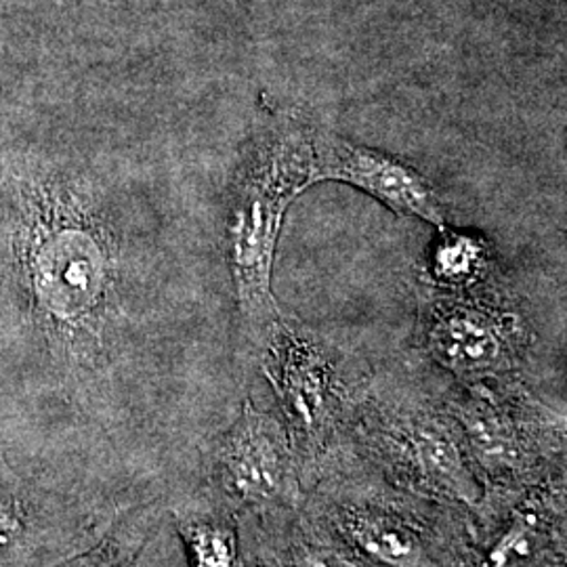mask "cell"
Returning a JSON list of instances; mask_svg holds the SVG:
<instances>
[{
  "label": "cell",
  "instance_id": "6da1fadb",
  "mask_svg": "<svg viewBox=\"0 0 567 567\" xmlns=\"http://www.w3.org/2000/svg\"><path fill=\"white\" fill-rule=\"evenodd\" d=\"M316 126L290 112H274L246 142L229 187L225 261L248 337L264 349L280 320L271 276L284 217L313 185Z\"/></svg>",
  "mask_w": 567,
  "mask_h": 567
},
{
  "label": "cell",
  "instance_id": "7a4b0ae2",
  "mask_svg": "<svg viewBox=\"0 0 567 567\" xmlns=\"http://www.w3.org/2000/svg\"><path fill=\"white\" fill-rule=\"evenodd\" d=\"M429 355L461 381L486 383L519 364L527 343L524 313L496 276L468 288H421Z\"/></svg>",
  "mask_w": 567,
  "mask_h": 567
},
{
  "label": "cell",
  "instance_id": "3957f363",
  "mask_svg": "<svg viewBox=\"0 0 567 567\" xmlns=\"http://www.w3.org/2000/svg\"><path fill=\"white\" fill-rule=\"evenodd\" d=\"M313 183L341 182L385 204L398 215L447 227L446 206L433 183L412 164L316 126Z\"/></svg>",
  "mask_w": 567,
  "mask_h": 567
},
{
  "label": "cell",
  "instance_id": "277c9868",
  "mask_svg": "<svg viewBox=\"0 0 567 567\" xmlns=\"http://www.w3.org/2000/svg\"><path fill=\"white\" fill-rule=\"evenodd\" d=\"M267 377L284 412L301 433L320 435L343 402L334 353L305 326L280 316L264 344Z\"/></svg>",
  "mask_w": 567,
  "mask_h": 567
},
{
  "label": "cell",
  "instance_id": "5b68a950",
  "mask_svg": "<svg viewBox=\"0 0 567 567\" xmlns=\"http://www.w3.org/2000/svg\"><path fill=\"white\" fill-rule=\"evenodd\" d=\"M225 486L244 503H278L295 492L284 426L255 405H244L219 447Z\"/></svg>",
  "mask_w": 567,
  "mask_h": 567
},
{
  "label": "cell",
  "instance_id": "8992f818",
  "mask_svg": "<svg viewBox=\"0 0 567 567\" xmlns=\"http://www.w3.org/2000/svg\"><path fill=\"white\" fill-rule=\"evenodd\" d=\"M456 414L471 446L489 468L507 471L522 463L524 444L519 431L496 395L477 389L456 405Z\"/></svg>",
  "mask_w": 567,
  "mask_h": 567
},
{
  "label": "cell",
  "instance_id": "52a82bcc",
  "mask_svg": "<svg viewBox=\"0 0 567 567\" xmlns=\"http://www.w3.org/2000/svg\"><path fill=\"white\" fill-rule=\"evenodd\" d=\"M429 250L423 282L435 288H468L496 276L494 250L480 234L458 231L450 225Z\"/></svg>",
  "mask_w": 567,
  "mask_h": 567
},
{
  "label": "cell",
  "instance_id": "ba28073f",
  "mask_svg": "<svg viewBox=\"0 0 567 567\" xmlns=\"http://www.w3.org/2000/svg\"><path fill=\"white\" fill-rule=\"evenodd\" d=\"M349 538L370 559L389 567H419L425 559L419 538L386 517L358 515L347 524Z\"/></svg>",
  "mask_w": 567,
  "mask_h": 567
},
{
  "label": "cell",
  "instance_id": "9c48e42d",
  "mask_svg": "<svg viewBox=\"0 0 567 567\" xmlns=\"http://www.w3.org/2000/svg\"><path fill=\"white\" fill-rule=\"evenodd\" d=\"M414 461L421 471L435 484H444L447 489L471 496L473 482L468 477L465 463L456 442L437 425H421L414 431L412 440Z\"/></svg>",
  "mask_w": 567,
  "mask_h": 567
},
{
  "label": "cell",
  "instance_id": "30bf717a",
  "mask_svg": "<svg viewBox=\"0 0 567 567\" xmlns=\"http://www.w3.org/2000/svg\"><path fill=\"white\" fill-rule=\"evenodd\" d=\"M182 534L189 548L192 567H236L238 543L229 527L192 519L183 524Z\"/></svg>",
  "mask_w": 567,
  "mask_h": 567
},
{
  "label": "cell",
  "instance_id": "8fae6325",
  "mask_svg": "<svg viewBox=\"0 0 567 567\" xmlns=\"http://www.w3.org/2000/svg\"><path fill=\"white\" fill-rule=\"evenodd\" d=\"M536 540H538L536 515H519L513 522V526L505 532V536L492 548L489 564L494 567H505L513 561H522L532 553Z\"/></svg>",
  "mask_w": 567,
  "mask_h": 567
},
{
  "label": "cell",
  "instance_id": "7c38bea8",
  "mask_svg": "<svg viewBox=\"0 0 567 567\" xmlns=\"http://www.w3.org/2000/svg\"><path fill=\"white\" fill-rule=\"evenodd\" d=\"M25 536L28 527L20 508L16 507V503L0 501V564L18 555L25 543Z\"/></svg>",
  "mask_w": 567,
  "mask_h": 567
},
{
  "label": "cell",
  "instance_id": "4fadbf2b",
  "mask_svg": "<svg viewBox=\"0 0 567 567\" xmlns=\"http://www.w3.org/2000/svg\"><path fill=\"white\" fill-rule=\"evenodd\" d=\"M305 567H353L344 564L341 559L326 555V553H311L305 557Z\"/></svg>",
  "mask_w": 567,
  "mask_h": 567
}]
</instances>
